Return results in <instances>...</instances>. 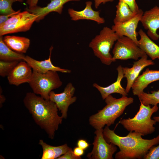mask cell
I'll return each mask as SVG.
<instances>
[{"label": "cell", "mask_w": 159, "mask_h": 159, "mask_svg": "<svg viewBox=\"0 0 159 159\" xmlns=\"http://www.w3.org/2000/svg\"><path fill=\"white\" fill-rule=\"evenodd\" d=\"M103 133L107 143L119 148L120 151L115 155L116 159L143 158L153 146L159 144V135L152 139H147L143 138L140 133L130 131L127 136H121L107 126L103 129Z\"/></svg>", "instance_id": "obj_1"}, {"label": "cell", "mask_w": 159, "mask_h": 159, "mask_svg": "<svg viewBox=\"0 0 159 159\" xmlns=\"http://www.w3.org/2000/svg\"><path fill=\"white\" fill-rule=\"evenodd\" d=\"M23 102L36 123L45 131L49 138L53 139L63 119L58 114L56 104L31 92L26 94Z\"/></svg>", "instance_id": "obj_2"}, {"label": "cell", "mask_w": 159, "mask_h": 159, "mask_svg": "<svg viewBox=\"0 0 159 159\" xmlns=\"http://www.w3.org/2000/svg\"><path fill=\"white\" fill-rule=\"evenodd\" d=\"M105 101L106 106L89 117V124L95 130L103 128L105 125L109 127L113 125L126 107L133 103L134 99L127 96L117 99L110 95L106 98Z\"/></svg>", "instance_id": "obj_3"}, {"label": "cell", "mask_w": 159, "mask_h": 159, "mask_svg": "<svg viewBox=\"0 0 159 159\" xmlns=\"http://www.w3.org/2000/svg\"><path fill=\"white\" fill-rule=\"evenodd\" d=\"M158 108L157 105L151 107L150 105H145L141 103L139 110L133 117L122 119L120 123L128 131L137 132L142 136L151 134L155 130L154 126L157 122L151 117Z\"/></svg>", "instance_id": "obj_4"}, {"label": "cell", "mask_w": 159, "mask_h": 159, "mask_svg": "<svg viewBox=\"0 0 159 159\" xmlns=\"http://www.w3.org/2000/svg\"><path fill=\"white\" fill-rule=\"evenodd\" d=\"M119 37L112 29L104 27L91 40L89 46L102 64L109 65L113 62L110 50Z\"/></svg>", "instance_id": "obj_5"}, {"label": "cell", "mask_w": 159, "mask_h": 159, "mask_svg": "<svg viewBox=\"0 0 159 159\" xmlns=\"http://www.w3.org/2000/svg\"><path fill=\"white\" fill-rule=\"evenodd\" d=\"M29 85L36 94L47 100H49L50 92L60 87L62 82L57 72L49 71L41 73L33 71Z\"/></svg>", "instance_id": "obj_6"}, {"label": "cell", "mask_w": 159, "mask_h": 159, "mask_svg": "<svg viewBox=\"0 0 159 159\" xmlns=\"http://www.w3.org/2000/svg\"><path fill=\"white\" fill-rule=\"evenodd\" d=\"M112 53L113 62L117 59L137 61L146 55L133 40L124 36L120 37L116 41Z\"/></svg>", "instance_id": "obj_7"}, {"label": "cell", "mask_w": 159, "mask_h": 159, "mask_svg": "<svg viewBox=\"0 0 159 159\" xmlns=\"http://www.w3.org/2000/svg\"><path fill=\"white\" fill-rule=\"evenodd\" d=\"M103 129L96 130L93 148L92 151L87 155L90 159H113V155L117 150L116 146L107 143L103 133Z\"/></svg>", "instance_id": "obj_8"}, {"label": "cell", "mask_w": 159, "mask_h": 159, "mask_svg": "<svg viewBox=\"0 0 159 159\" xmlns=\"http://www.w3.org/2000/svg\"><path fill=\"white\" fill-rule=\"evenodd\" d=\"M75 89L72 84L68 83L62 93L57 94L52 91L49 93V100L54 102L62 114L61 117L66 119L69 106L75 102L77 98L74 96Z\"/></svg>", "instance_id": "obj_9"}, {"label": "cell", "mask_w": 159, "mask_h": 159, "mask_svg": "<svg viewBox=\"0 0 159 159\" xmlns=\"http://www.w3.org/2000/svg\"><path fill=\"white\" fill-rule=\"evenodd\" d=\"M140 9L139 12L132 19L123 23H115L112 29L120 37H127L133 40L138 45L136 30L143 13Z\"/></svg>", "instance_id": "obj_10"}, {"label": "cell", "mask_w": 159, "mask_h": 159, "mask_svg": "<svg viewBox=\"0 0 159 159\" xmlns=\"http://www.w3.org/2000/svg\"><path fill=\"white\" fill-rule=\"evenodd\" d=\"M140 22L147 30V34L152 39L157 40L159 34L157 30L159 28V7L155 6L143 13Z\"/></svg>", "instance_id": "obj_11"}, {"label": "cell", "mask_w": 159, "mask_h": 159, "mask_svg": "<svg viewBox=\"0 0 159 159\" xmlns=\"http://www.w3.org/2000/svg\"><path fill=\"white\" fill-rule=\"evenodd\" d=\"M148 56L146 54L144 55L138 60L134 62L132 67H122L124 77L126 78L127 81L125 90L127 94L141 71L147 66L154 64V62L152 60L148 59Z\"/></svg>", "instance_id": "obj_12"}, {"label": "cell", "mask_w": 159, "mask_h": 159, "mask_svg": "<svg viewBox=\"0 0 159 159\" xmlns=\"http://www.w3.org/2000/svg\"><path fill=\"white\" fill-rule=\"evenodd\" d=\"M31 68L26 62H19L7 76L9 83L16 86L29 83L32 74Z\"/></svg>", "instance_id": "obj_13"}, {"label": "cell", "mask_w": 159, "mask_h": 159, "mask_svg": "<svg viewBox=\"0 0 159 159\" xmlns=\"http://www.w3.org/2000/svg\"><path fill=\"white\" fill-rule=\"evenodd\" d=\"M53 47L51 46L49 48V58L42 61H38L31 57L25 56L24 61L26 62L29 65L34 71L38 73H44L52 71L61 72L64 73H70V70L62 68L54 65L52 63L51 60V54Z\"/></svg>", "instance_id": "obj_14"}, {"label": "cell", "mask_w": 159, "mask_h": 159, "mask_svg": "<svg viewBox=\"0 0 159 159\" xmlns=\"http://www.w3.org/2000/svg\"><path fill=\"white\" fill-rule=\"evenodd\" d=\"M85 9L77 11L72 8H69L68 12L71 20L77 21L80 20H87L94 21L98 24H102L105 22L104 19L100 16L99 11H95L92 7V2L88 1L85 3Z\"/></svg>", "instance_id": "obj_15"}, {"label": "cell", "mask_w": 159, "mask_h": 159, "mask_svg": "<svg viewBox=\"0 0 159 159\" xmlns=\"http://www.w3.org/2000/svg\"><path fill=\"white\" fill-rule=\"evenodd\" d=\"M81 0H52L47 6L41 7L37 6L34 7L26 8L25 10L32 13L38 17L35 21L39 22L50 13L55 12L61 14L63 11L64 5L67 2L72 1H79Z\"/></svg>", "instance_id": "obj_16"}, {"label": "cell", "mask_w": 159, "mask_h": 159, "mask_svg": "<svg viewBox=\"0 0 159 159\" xmlns=\"http://www.w3.org/2000/svg\"><path fill=\"white\" fill-rule=\"evenodd\" d=\"M159 80V70L147 68L135 79L132 87L133 94L138 96L150 83Z\"/></svg>", "instance_id": "obj_17"}, {"label": "cell", "mask_w": 159, "mask_h": 159, "mask_svg": "<svg viewBox=\"0 0 159 159\" xmlns=\"http://www.w3.org/2000/svg\"><path fill=\"white\" fill-rule=\"evenodd\" d=\"M123 67L119 65L117 68L118 75L115 82L106 87L101 86L96 83L93 84L94 87L96 88L100 93L103 100H105L109 95L113 93L121 95L122 96H127L128 94L121 85V82L124 77Z\"/></svg>", "instance_id": "obj_18"}, {"label": "cell", "mask_w": 159, "mask_h": 159, "mask_svg": "<svg viewBox=\"0 0 159 159\" xmlns=\"http://www.w3.org/2000/svg\"><path fill=\"white\" fill-rule=\"evenodd\" d=\"M37 17V16L32 18L21 20L12 24L0 25V36L29 30Z\"/></svg>", "instance_id": "obj_19"}, {"label": "cell", "mask_w": 159, "mask_h": 159, "mask_svg": "<svg viewBox=\"0 0 159 159\" xmlns=\"http://www.w3.org/2000/svg\"><path fill=\"white\" fill-rule=\"evenodd\" d=\"M140 38L138 46L152 60L159 59V46L154 43L141 29L138 32Z\"/></svg>", "instance_id": "obj_20"}, {"label": "cell", "mask_w": 159, "mask_h": 159, "mask_svg": "<svg viewBox=\"0 0 159 159\" xmlns=\"http://www.w3.org/2000/svg\"><path fill=\"white\" fill-rule=\"evenodd\" d=\"M3 40L11 49L21 54L26 52L30 44V39L24 37L6 35L3 37Z\"/></svg>", "instance_id": "obj_21"}, {"label": "cell", "mask_w": 159, "mask_h": 159, "mask_svg": "<svg viewBox=\"0 0 159 159\" xmlns=\"http://www.w3.org/2000/svg\"><path fill=\"white\" fill-rule=\"evenodd\" d=\"M39 144L42 146L43 150L42 159H57L71 148L67 144L59 146H53L47 144L41 139L39 140Z\"/></svg>", "instance_id": "obj_22"}, {"label": "cell", "mask_w": 159, "mask_h": 159, "mask_svg": "<svg viewBox=\"0 0 159 159\" xmlns=\"http://www.w3.org/2000/svg\"><path fill=\"white\" fill-rule=\"evenodd\" d=\"M3 37V36H0V60L5 61H24L25 56L10 48L4 42Z\"/></svg>", "instance_id": "obj_23"}, {"label": "cell", "mask_w": 159, "mask_h": 159, "mask_svg": "<svg viewBox=\"0 0 159 159\" xmlns=\"http://www.w3.org/2000/svg\"><path fill=\"white\" fill-rule=\"evenodd\" d=\"M116 7L114 23L125 22L133 18L137 14L132 11L126 4L122 1H119Z\"/></svg>", "instance_id": "obj_24"}, {"label": "cell", "mask_w": 159, "mask_h": 159, "mask_svg": "<svg viewBox=\"0 0 159 159\" xmlns=\"http://www.w3.org/2000/svg\"><path fill=\"white\" fill-rule=\"evenodd\" d=\"M137 96L140 102L145 105L153 106L159 104V90L152 91L150 93L143 92Z\"/></svg>", "instance_id": "obj_25"}, {"label": "cell", "mask_w": 159, "mask_h": 159, "mask_svg": "<svg viewBox=\"0 0 159 159\" xmlns=\"http://www.w3.org/2000/svg\"><path fill=\"white\" fill-rule=\"evenodd\" d=\"M19 62L0 61V75L4 77L7 76Z\"/></svg>", "instance_id": "obj_26"}, {"label": "cell", "mask_w": 159, "mask_h": 159, "mask_svg": "<svg viewBox=\"0 0 159 159\" xmlns=\"http://www.w3.org/2000/svg\"><path fill=\"white\" fill-rule=\"evenodd\" d=\"M24 0H0V13L2 15H8L15 12L12 8L13 3L16 1L23 2Z\"/></svg>", "instance_id": "obj_27"}, {"label": "cell", "mask_w": 159, "mask_h": 159, "mask_svg": "<svg viewBox=\"0 0 159 159\" xmlns=\"http://www.w3.org/2000/svg\"><path fill=\"white\" fill-rule=\"evenodd\" d=\"M144 159H159V144L153 146L145 156Z\"/></svg>", "instance_id": "obj_28"}, {"label": "cell", "mask_w": 159, "mask_h": 159, "mask_svg": "<svg viewBox=\"0 0 159 159\" xmlns=\"http://www.w3.org/2000/svg\"><path fill=\"white\" fill-rule=\"evenodd\" d=\"M126 4L133 12L138 13L140 10L135 0H119Z\"/></svg>", "instance_id": "obj_29"}, {"label": "cell", "mask_w": 159, "mask_h": 159, "mask_svg": "<svg viewBox=\"0 0 159 159\" xmlns=\"http://www.w3.org/2000/svg\"><path fill=\"white\" fill-rule=\"evenodd\" d=\"M81 157L76 156L74 154L72 148L66 153L60 156L57 159H81Z\"/></svg>", "instance_id": "obj_30"}, {"label": "cell", "mask_w": 159, "mask_h": 159, "mask_svg": "<svg viewBox=\"0 0 159 159\" xmlns=\"http://www.w3.org/2000/svg\"><path fill=\"white\" fill-rule=\"evenodd\" d=\"M77 145L78 147L84 150L87 149L89 146V144L87 141L82 139L78 140Z\"/></svg>", "instance_id": "obj_31"}, {"label": "cell", "mask_w": 159, "mask_h": 159, "mask_svg": "<svg viewBox=\"0 0 159 159\" xmlns=\"http://www.w3.org/2000/svg\"><path fill=\"white\" fill-rule=\"evenodd\" d=\"M20 11L21 10H19L15 13L9 14L6 15L1 14L0 16V24H3L12 16L18 14Z\"/></svg>", "instance_id": "obj_32"}, {"label": "cell", "mask_w": 159, "mask_h": 159, "mask_svg": "<svg viewBox=\"0 0 159 159\" xmlns=\"http://www.w3.org/2000/svg\"><path fill=\"white\" fill-rule=\"evenodd\" d=\"M73 152L76 156L81 157L84 153V150L77 146L74 148Z\"/></svg>", "instance_id": "obj_33"}, {"label": "cell", "mask_w": 159, "mask_h": 159, "mask_svg": "<svg viewBox=\"0 0 159 159\" xmlns=\"http://www.w3.org/2000/svg\"><path fill=\"white\" fill-rule=\"evenodd\" d=\"M95 2V7L96 9H97L100 5L102 3L105 4L107 2H112L114 0H94Z\"/></svg>", "instance_id": "obj_34"}, {"label": "cell", "mask_w": 159, "mask_h": 159, "mask_svg": "<svg viewBox=\"0 0 159 159\" xmlns=\"http://www.w3.org/2000/svg\"><path fill=\"white\" fill-rule=\"evenodd\" d=\"M39 0H27L26 3L29 5L28 8H31L36 6Z\"/></svg>", "instance_id": "obj_35"}, {"label": "cell", "mask_w": 159, "mask_h": 159, "mask_svg": "<svg viewBox=\"0 0 159 159\" xmlns=\"http://www.w3.org/2000/svg\"><path fill=\"white\" fill-rule=\"evenodd\" d=\"M0 106L1 107V106H2V104L5 102L6 98L4 96L1 94H0Z\"/></svg>", "instance_id": "obj_36"}, {"label": "cell", "mask_w": 159, "mask_h": 159, "mask_svg": "<svg viewBox=\"0 0 159 159\" xmlns=\"http://www.w3.org/2000/svg\"><path fill=\"white\" fill-rule=\"evenodd\" d=\"M153 119L155 120L157 122H159V116H154L153 117Z\"/></svg>", "instance_id": "obj_37"}, {"label": "cell", "mask_w": 159, "mask_h": 159, "mask_svg": "<svg viewBox=\"0 0 159 159\" xmlns=\"http://www.w3.org/2000/svg\"></svg>", "instance_id": "obj_38"}]
</instances>
